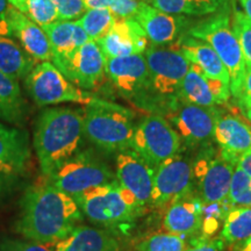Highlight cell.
I'll list each match as a JSON object with an SVG mask.
<instances>
[{
    "label": "cell",
    "instance_id": "obj_1",
    "mask_svg": "<svg viewBox=\"0 0 251 251\" xmlns=\"http://www.w3.org/2000/svg\"><path fill=\"white\" fill-rule=\"evenodd\" d=\"M83 219L76 199L47 181L25 192L17 229L27 241L55 244L67 237Z\"/></svg>",
    "mask_w": 251,
    "mask_h": 251
},
{
    "label": "cell",
    "instance_id": "obj_2",
    "mask_svg": "<svg viewBox=\"0 0 251 251\" xmlns=\"http://www.w3.org/2000/svg\"><path fill=\"white\" fill-rule=\"evenodd\" d=\"M84 137L83 109H43L36 120L33 139L42 175L48 178L63 163L79 152Z\"/></svg>",
    "mask_w": 251,
    "mask_h": 251
},
{
    "label": "cell",
    "instance_id": "obj_3",
    "mask_svg": "<svg viewBox=\"0 0 251 251\" xmlns=\"http://www.w3.org/2000/svg\"><path fill=\"white\" fill-rule=\"evenodd\" d=\"M84 135L106 152L131 149L135 115L119 103L93 98L84 107Z\"/></svg>",
    "mask_w": 251,
    "mask_h": 251
},
{
    "label": "cell",
    "instance_id": "obj_4",
    "mask_svg": "<svg viewBox=\"0 0 251 251\" xmlns=\"http://www.w3.org/2000/svg\"><path fill=\"white\" fill-rule=\"evenodd\" d=\"M187 34L205 41L214 49L229 74L231 96L237 99L247 67L240 43L231 27L228 7L190 27Z\"/></svg>",
    "mask_w": 251,
    "mask_h": 251
},
{
    "label": "cell",
    "instance_id": "obj_5",
    "mask_svg": "<svg viewBox=\"0 0 251 251\" xmlns=\"http://www.w3.org/2000/svg\"><path fill=\"white\" fill-rule=\"evenodd\" d=\"M149 70L146 103H163L166 109L179 96V90L191 63L177 46L150 45L143 52Z\"/></svg>",
    "mask_w": 251,
    "mask_h": 251
},
{
    "label": "cell",
    "instance_id": "obj_6",
    "mask_svg": "<svg viewBox=\"0 0 251 251\" xmlns=\"http://www.w3.org/2000/svg\"><path fill=\"white\" fill-rule=\"evenodd\" d=\"M75 199L84 218L105 228L128 226L144 213L117 180L94 187Z\"/></svg>",
    "mask_w": 251,
    "mask_h": 251
},
{
    "label": "cell",
    "instance_id": "obj_7",
    "mask_svg": "<svg viewBox=\"0 0 251 251\" xmlns=\"http://www.w3.org/2000/svg\"><path fill=\"white\" fill-rule=\"evenodd\" d=\"M49 184L77 198L94 187L117 180L115 172L91 151H79L47 178Z\"/></svg>",
    "mask_w": 251,
    "mask_h": 251
},
{
    "label": "cell",
    "instance_id": "obj_8",
    "mask_svg": "<svg viewBox=\"0 0 251 251\" xmlns=\"http://www.w3.org/2000/svg\"><path fill=\"white\" fill-rule=\"evenodd\" d=\"M24 81L28 96L40 107L62 102L86 105L94 98L90 92L72 84L52 62L37 63Z\"/></svg>",
    "mask_w": 251,
    "mask_h": 251
},
{
    "label": "cell",
    "instance_id": "obj_9",
    "mask_svg": "<svg viewBox=\"0 0 251 251\" xmlns=\"http://www.w3.org/2000/svg\"><path fill=\"white\" fill-rule=\"evenodd\" d=\"M131 149L156 170L180 151L181 140L164 117L151 114L135 126Z\"/></svg>",
    "mask_w": 251,
    "mask_h": 251
},
{
    "label": "cell",
    "instance_id": "obj_10",
    "mask_svg": "<svg viewBox=\"0 0 251 251\" xmlns=\"http://www.w3.org/2000/svg\"><path fill=\"white\" fill-rule=\"evenodd\" d=\"M238 163L231 161L215 147L207 146L199 150L193 159V176L197 196L202 202L227 199L231 178Z\"/></svg>",
    "mask_w": 251,
    "mask_h": 251
},
{
    "label": "cell",
    "instance_id": "obj_11",
    "mask_svg": "<svg viewBox=\"0 0 251 251\" xmlns=\"http://www.w3.org/2000/svg\"><path fill=\"white\" fill-rule=\"evenodd\" d=\"M216 108H207L177 98L166 107L165 119L170 122L181 143L188 148H203L214 141Z\"/></svg>",
    "mask_w": 251,
    "mask_h": 251
},
{
    "label": "cell",
    "instance_id": "obj_12",
    "mask_svg": "<svg viewBox=\"0 0 251 251\" xmlns=\"http://www.w3.org/2000/svg\"><path fill=\"white\" fill-rule=\"evenodd\" d=\"M193 184V161L180 150L155 170L150 207L165 209L170 203L192 193Z\"/></svg>",
    "mask_w": 251,
    "mask_h": 251
},
{
    "label": "cell",
    "instance_id": "obj_13",
    "mask_svg": "<svg viewBox=\"0 0 251 251\" xmlns=\"http://www.w3.org/2000/svg\"><path fill=\"white\" fill-rule=\"evenodd\" d=\"M29 161L27 131L0 122V196L9 192L20 181Z\"/></svg>",
    "mask_w": 251,
    "mask_h": 251
},
{
    "label": "cell",
    "instance_id": "obj_14",
    "mask_svg": "<svg viewBox=\"0 0 251 251\" xmlns=\"http://www.w3.org/2000/svg\"><path fill=\"white\" fill-rule=\"evenodd\" d=\"M155 169L133 149L117 155L115 178L135 205L146 212L151 206Z\"/></svg>",
    "mask_w": 251,
    "mask_h": 251
},
{
    "label": "cell",
    "instance_id": "obj_15",
    "mask_svg": "<svg viewBox=\"0 0 251 251\" xmlns=\"http://www.w3.org/2000/svg\"><path fill=\"white\" fill-rule=\"evenodd\" d=\"M106 75L126 99L146 102L149 89V70L143 54L106 58Z\"/></svg>",
    "mask_w": 251,
    "mask_h": 251
},
{
    "label": "cell",
    "instance_id": "obj_16",
    "mask_svg": "<svg viewBox=\"0 0 251 251\" xmlns=\"http://www.w3.org/2000/svg\"><path fill=\"white\" fill-rule=\"evenodd\" d=\"M106 57L96 41H87L68 59L59 71L72 84L84 91H93L105 78Z\"/></svg>",
    "mask_w": 251,
    "mask_h": 251
},
{
    "label": "cell",
    "instance_id": "obj_17",
    "mask_svg": "<svg viewBox=\"0 0 251 251\" xmlns=\"http://www.w3.org/2000/svg\"><path fill=\"white\" fill-rule=\"evenodd\" d=\"M134 20L144 30L151 45L156 46L177 43L188 30L186 17L165 13L147 2H140Z\"/></svg>",
    "mask_w": 251,
    "mask_h": 251
},
{
    "label": "cell",
    "instance_id": "obj_18",
    "mask_svg": "<svg viewBox=\"0 0 251 251\" xmlns=\"http://www.w3.org/2000/svg\"><path fill=\"white\" fill-rule=\"evenodd\" d=\"M230 85L222 80L206 77L193 64L181 83L178 98L207 108L225 105L230 98Z\"/></svg>",
    "mask_w": 251,
    "mask_h": 251
},
{
    "label": "cell",
    "instance_id": "obj_19",
    "mask_svg": "<svg viewBox=\"0 0 251 251\" xmlns=\"http://www.w3.org/2000/svg\"><path fill=\"white\" fill-rule=\"evenodd\" d=\"M214 141L225 156L238 163L251 149V126L234 113L216 108Z\"/></svg>",
    "mask_w": 251,
    "mask_h": 251
},
{
    "label": "cell",
    "instance_id": "obj_20",
    "mask_svg": "<svg viewBox=\"0 0 251 251\" xmlns=\"http://www.w3.org/2000/svg\"><path fill=\"white\" fill-rule=\"evenodd\" d=\"M148 37L134 19L117 20L98 45L106 58L143 54L148 48Z\"/></svg>",
    "mask_w": 251,
    "mask_h": 251
},
{
    "label": "cell",
    "instance_id": "obj_21",
    "mask_svg": "<svg viewBox=\"0 0 251 251\" xmlns=\"http://www.w3.org/2000/svg\"><path fill=\"white\" fill-rule=\"evenodd\" d=\"M202 201L193 193L187 194L165 208L163 228L165 233L186 238L200 233L202 224Z\"/></svg>",
    "mask_w": 251,
    "mask_h": 251
},
{
    "label": "cell",
    "instance_id": "obj_22",
    "mask_svg": "<svg viewBox=\"0 0 251 251\" xmlns=\"http://www.w3.org/2000/svg\"><path fill=\"white\" fill-rule=\"evenodd\" d=\"M8 23L11 36L18 39L27 54L39 62H51V49L45 29L12 6Z\"/></svg>",
    "mask_w": 251,
    "mask_h": 251
},
{
    "label": "cell",
    "instance_id": "obj_23",
    "mask_svg": "<svg viewBox=\"0 0 251 251\" xmlns=\"http://www.w3.org/2000/svg\"><path fill=\"white\" fill-rule=\"evenodd\" d=\"M51 49V62L59 69L90 37L78 21H56L43 28Z\"/></svg>",
    "mask_w": 251,
    "mask_h": 251
},
{
    "label": "cell",
    "instance_id": "obj_24",
    "mask_svg": "<svg viewBox=\"0 0 251 251\" xmlns=\"http://www.w3.org/2000/svg\"><path fill=\"white\" fill-rule=\"evenodd\" d=\"M176 45L188 62L199 69L206 77L222 80L230 85V78L227 69L208 43L190 36L186 33L178 40Z\"/></svg>",
    "mask_w": 251,
    "mask_h": 251
},
{
    "label": "cell",
    "instance_id": "obj_25",
    "mask_svg": "<svg viewBox=\"0 0 251 251\" xmlns=\"http://www.w3.org/2000/svg\"><path fill=\"white\" fill-rule=\"evenodd\" d=\"M51 246L54 251H120L118 240L108 231L84 225Z\"/></svg>",
    "mask_w": 251,
    "mask_h": 251
},
{
    "label": "cell",
    "instance_id": "obj_26",
    "mask_svg": "<svg viewBox=\"0 0 251 251\" xmlns=\"http://www.w3.org/2000/svg\"><path fill=\"white\" fill-rule=\"evenodd\" d=\"M28 114V106L19 81L0 71V120L21 126Z\"/></svg>",
    "mask_w": 251,
    "mask_h": 251
},
{
    "label": "cell",
    "instance_id": "obj_27",
    "mask_svg": "<svg viewBox=\"0 0 251 251\" xmlns=\"http://www.w3.org/2000/svg\"><path fill=\"white\" fill-rule=\"evenodd\" d=\"M36 61L9 36L0 35V71L15 80L25 79Z\"/></svg>",
    "mask_w": 251,
    "mask_h": 251
},
{
    "label": "cell",
    "instance_id": "obj_28",
    "mask_svg": "<svg viewBox=\"0 0 251 251\" xmlns=\"http://www.w3.org/2000/svg\"><path fill=\"white\" fill-rule=\"evenodd\" d=\"M225 244L237 251L251 237V207H233L220 231Z\"/></svg>",
    "mask_w": 251,
    "mask_h": 251
},
{
    "label": "cell",
    "instance_id": "obj_29",
    "mask_svg": "<svg viewBox=\"0 0 251 251\" xmlns=\"http://www.w3.org/2000/svg\"><path fill=\"white\" fill-rule=\"evenodd\" d=\"M151 6L165 13L183 17H206L228 7V0H150Z\"/></svg>",
    "mask_w": 251,
    "mask_h": 251
},
{
    "label": "cell",
    "instance_id": "obj_30",
    "mask_svg": "<svg viewBox=\"0 0 251 251\" xmlns=\"http://www.w3.org/2000/svg\"><path fill=\"white\" fill-rule=\"evenodd\" d=\"M20 13L45 28L58 21V13L51 0H8Z\"/></svg>",
    "mask_w": 251,
    "mask_h": 251
},
{
    "label": "cell",
    "instance_id": "obj_31",
    "mask_svg": "<svg viewBox=\"0 0 251 251\" xmlns=\"http://www.w3.org/2000/svg\"><path fill=\"white\" fill-rule=\"evenodd\" d=\"M117 20L118 19L108 9H87L86 13L77 21L90 40L98 42L111 30Z\"/></svg>",
    "mask_w": 251,
    "mask_h": 251
},
{
    "label": "cell",
    "instance_id": "obj_32",
    "mask_svg": "<svg viewBox=\"0 0 251 251\" xmlns=\"http://www.w3.org/2000/svg\"><path fill=\"white\" fill-rule=\"evenodd\" d=\"M233 208L229 199L215 202H202V224L200 229V236L213 237L225 224L228 213Z\"/></svg>",
    "mask_w": 251,
    "mask_h": 251
},
{
    "label": "cell",
    "instance_id": "obj_33",
    "mask_svg": "<svg viewBox=\"0 0 251 251\" xmlns=\"http://www.w3.org/2000/svg\"><path fill=\"white\" fill-rule=\"evenodd\" d=\"M186 240L170 233H157L144 237L134 248V251H185Z\"/></svg>",
    "mask_w": 251,
    "mask_h": 251
},
{
    "label": "cell",
    "instance_id": "obj_34",
    "mask_svg": "<svg viewBox=\"0 0 251 251\" xmlns=\"http://www.w3.org/2000/svg\"><path fill=\"white\" fill-rule=\"evenodd\" d=\"M228 199L233 207H251V178L238 164L231 178Z\"/></svg>",
    "mask_w": 251,
    "mask_h": 251
},
{
    "label": "cell",
    "instance_id": "obj_35",
    "mask_svg": "<svg viewBox=\"0 0 251 251\" xmlns=\"http://www.w3.org/2000/svg\"><path fill=\"white\" fill-rule=\"evenodd\" d=\"M140 2L137 0H85L87 9H108L119 20L134 19Z\"/></svg>",
    "mask_w": 251,
    "mask_h": 251
},
{
    "label": "cell",
    "instance_id": "obj_36",
    "mask_svg": "<svg viewBox=\"0 0 251 251\" xmlns=\"http://www.w3.org/2000/svg\"><path fill=\"white\" fill-rule=\"evenodd\" d=\"M233 29L242 50L246 67L251 68V20L243 12L235 11Z\"/></svg>",
    "mask_w": 251,
    "mask_h": 251
},
{
    "label": "cell",
    "instance_id": "obj_37",
    "mask_svg": "<svg viewBox=\"0 0 251 251\" xmlns=\"http://www.w3.org/2000/svg\"><path fill=\"white\" fill-rule=\"evenodd\" d=\"M58 13V21H77L86 13L85 0H51Z\"/></svg>",
    "mask_w": 251,
    "mask_h": 251
},
{
    "label": "cell",
    "instance_id": "obj_38",
    "mask_svg": "<svg viewBox=\"0 0 251 251\" xmlns=\"http://www.w3.org/2000/svg\"><path fill=\"white\" fill-rule=\"evenodd\" d=\"M1 251H54L51 244H42L31 241L5 240L0 246Z\"/></svg>",
    "mask_w": 251,
    "mask_h": 251
},
{
    "label": "cell",
    "instance_id": "obj_39",
    "mask_svg": "<svg viewBox=\"0 0 251 251\" xmlns=\"http://www.w3.org/2000/svg\"><path fill=\"white\" fill-rule=\"evenodd\" d=\"M225 242L221 237H202L197 236L185 251H225Z\"/></svg>",
    "mask_w": 251,
    "mask_h": 251
},
{
    "label": "cell",
    "instance_id": "obj_40",
    "mask_svg": "<svg viewBox=\"0 0 251 251\" xmlns=\"http://www.w3.org/2000/svg\"><path fill=\"white\" fill-rule=\"evenodd\" d=\"M11 7L8 0H0V35L2 36H11V27L8 23Z\"/></svg>",
    "mask_w": 251,
    "mask_h": 251
},
{
    "label": "cell",
    "instance_id": "obj_41",
    "mask_svg": "<svg viewBox=\"0 0 251 251\" xmlns=\"http://www.w3.org/2000/svg\"><path fill=\"white\" fill-rule=\"evenodd\" d=\"M236 100L238 103L251 100V68L246 69V75H244L242 86H241L240 96Z\"/></svg>",
    "mask_w": 251,
    "mask_h": 251
},
{
    "label": "cell",
    "instance_id": "obj_42",
    "mask_svg": "<svg viewBox=\"0 0 251 251\" xmlns=\"http://www.w3.org/2000/svg\"><path fill=\"white\" fill-rule=\"evenodd\" d=\"M238 165L243 169L244 172L251 178V149L244 153L238 161Z\"/></svg>",
    "mask_w": 251,
    "mask_h": 251
},
{
    "label": "cell",
    "instance_id": "obj_43",
    "mask_svg": "<svg viewBox=\"0 0 251 251\" xmlns=\"http://www.w3.org/2000/svg\"><path fill=\"white\" fill-rule=\"evenodd\" d=\"M238 105H240V107L242 109L243 114L246 115V118L251 122V100H249V101L240 102Z\"/></svg>",
    "mask_w": 251,
    "mask_h": 251
},
{
    "label": "cell",
    "instance_id": "obj_44",
    "mask_svg": "<svg viewBox=\"0 0 251 251\" xmlns=\"http://www.w3.org/2000/svg\"><path fill=\"white\" fill-rule=\"evenodd\" d=\"M243 7V13L251 20V0H240Z\"/></svg>",
    "mask_w": 251,
    "mask_h": 251
},
{
    "label": "cell",
    "instance_id": "obj_45",
    "mask_svg": "<svg viewBox=\"0 0 251 251\" xmlns=\"http://www.w3.org/2000/svg\"><path fill=\"white\" fill-rule=\"evenodd\" d=\"M237 251H251V237Z\"/></svg>",
    "mask_w": 251,
    "mask_h": 251
}]
</instances>
